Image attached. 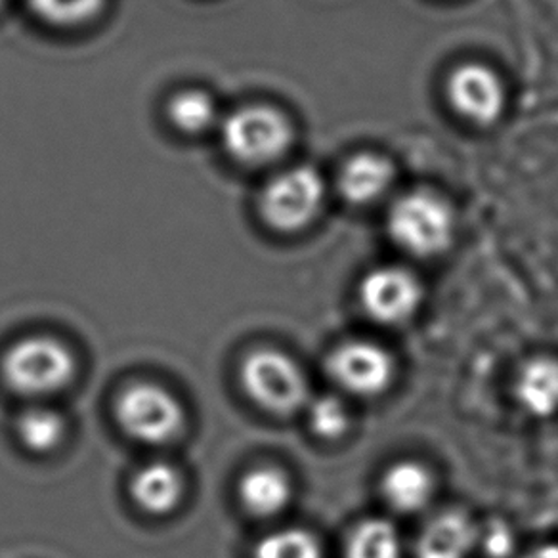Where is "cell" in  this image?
Returning a JSON list of instances; mask_svg holds the SVG:
<instances>
[{
	"label": "cell",
	"instance_id": "obj_1",
	"mask_svg": "<svg viewBox=\"0 0 558 558\" xmlns=\"http://www.w3.org/2000/svg\"><path fill=\"white\" fill-rule=\"evenodd\" d=\"M2 377L16 395L50 396L68 387L75 375V357L52 337H27L2 357Z\"/></svg>",
	"mask_w": 558,
	"mask_h": 558
},
{
	"label": "cell",
	"instance_id": "obj_2",
	"mask_svg": "<svg viewBox=\"0 0 558 558\" xmlns=\"http://www.w3.org/2000/svg\"><path fill=\"white\" fill-rule=\"evenodd\" d=\"M456 218L450 205L430 192H413L396 202L388 215L392 240L417 256H433L450 247Z\"/></svg>",
	"mask_w": 558,
	"mask_h": 558
},
{
	"label": "cell",
	"instance_id": "obj_3",
	"mask_svg": "<svg viewBox=\"0 0 558 558\" xmlns=\"http://www.w3.org/2000/svg\"><path fill=\"white\" fill-rule=\"evenodd\" d=\"M116 415L126 435L138 442L161 446L182 433L184 410L167 388L136 383L117 398Z\"/></svg>",
	"mask_w": 558,
	"mask_h": 558
},
{
	"label": "cell",
	"instance_id": "obj_4",
	"mask_svg": "<svg viewBox=\"0 0 558 558\" xmlns=\"http://www.w3.org/2000/svg\"><path fill=\"white\" fill-rule=\"evenodd\" d=\"M291 138L288 117L268 106L235 109L222 123L225 148L240 163H271L288 151Z\"/></svg>",
	"mask_w": 558,
	"mask_h": 558
},
{
	"label": "cell",
	"instance_id": "obj_5",
	"mask_svg": "<svg viewBox=\"0 0 558 558\" xmlns=\"http://www.w3.org/2000/svg\"><path fill=\"white\" fill-rule=\"evenodd\" d=\"M241 385L253 402L274 415L295 413L308 396L301 367L278 350L251 352L241 365Z\"/></svg>",
	"mask_w": 558,
	"mask_h": 558
},
{
	"label": "cell",
	"instance_id": "obj_6",
	"mask_svg": "<svg viewBox=\"0 0 558 558\" xmlns=\"http://www.w3.org/2000/svg\"><path fill=\"white\" fill-rule=\"evenodd\" d=\"M324 202V182L311 167L281 172L264 186L260 213L279 232H296L312 222Z\"/></svg>",
	"mask_w": 558,
	"mask_h": 558
},
{
	"label": "cell",
	"instance_id": "obj_7",
	"mask_svg": "<svg viewBox=\"0 0 558 558\" xmlns=\"http://www.w3.org/2000/svg\"><path fill=\"white\" fill-rule=\"evenodd\" d=\"M365 311L383 324H400L410 318L421 303V286L402 268H379L367 274L360 289Z\"/></svg>",
	"mask_w": 558,
	"mask_h": 558
},
{
	"label": "cell",
	"instance_id": "obj_8",
	"mask_svg": "<svg viewBox=\"0 0 558 558\" xmlns=\"http://www.w3.org/2000/svg\"><path fill=\"white\" fill-rule=\"evenodd\" d=\"M327 365L331 377L354 395H379L392 380V360L372 342L342 344Z\"/></svg>",
	"mask_w": 558,
	"mask_h": 558
},
{
	"label": "cell",
	"instance_id": "obj_9",
	"mask_svg": "<svg viewBox=\"0 0 558 558\" xmlns=\"http://www.w3.org/2000/svg\"><path fill=\"white\" fill-rule=\"evenodd\" d=\"M453 108L476 124H489L504 111L505 94L501 81L484 65H463L448 85Z\"/></svg>",
	"mask_w": 558,
	"mask_h": 558
},
{
	"label": "cell",
	"instance_id": "obj_10",
	"mask_svg": "<svg viewBox=\"0 0 558 558\" xmlns=\"http://www.w3.org/2000/svg\"><path fill=\"white\" fill-rule=\"evenodd\" d=\"M131 494L134 504L149 514H169L182 499L184 481L171 463L154 461L136 471Z\"/></svg>",
	"mask_w": 558,
	"mask_h": 558
},
{
	"label": "cell",
	"instance_id": "obj_11",
	"mask_svg": "<svg viewBox=\"0 0 558 558\" xmlns=\"http://www.w3.org/2000/svg\"><path fill=\"white\" fill-rule=\"evenodd\" d=\"M474 534L471 520L461 512H446L433 520L421 535L418 558H465L473 549Z\"/></svg>",
	"mask_w": 558,
	"mask_h": 558
},
{
	"label": "cell",
	"instance_id": "obj_12",
	"mask_svg": "<svg viewBox=\"0 0 558 558\" xmlns=\"http://www.w3.org/2000/svg\"><path fill=\"white\" fill-rule=\"evenodd\" d=\"M241 504L255 517H274L288 507L291 482L283 471L260 466L248 471L240 484Z\"/></svg>",
	"mask_w": 558,
	"mask_h": 558
},
{
	"label": "cell",
	"instance_id": "obj_13",
	"mask_svg": "<svg viewBox=\"0 0 558 558\" xmlns=\"http://www.w3.org/2000/svg\"><path fill=\"white\" fill-rule=\"evenodd\" d=\"M395 179V169L385 157L364 154L344 165L339 187L344 199L352 203H369L387 192Z\"/></svg>",
	"mask_w": 558,
	"mask_h": 558
},
{
	"label": "cell",
	"instance_id": "obj_14",
	"mask_svg": "<svg viewBox=\"0 0 558 558\" xmlns=\"http://www.w3.org/2000/svg\"><path fill=\"white\" fill-rule=\"evenodd\" d=\"M517 398L535 417L555 413L558 410V362L550 357L527 362L517 380Z\"/></svg>",
	"mask_w": 558,
	"mask_h": 558
},
{
	"label": "cell",
	"instance_id": "obj_15",
	"mask_svg": "<svg viewBox=\"0 0 558 558\" xmlns=\"http://www.w3.org/2000/svg\"><path fill=\"white\" fill-rule=\"evenodd\" d=\"M383 492L398 511L415 512L430 501L433 478L417 463H398L385 474Z\"/></svg>",
	"mask_w": 558,
	"mask_h": 558
},
{
	"label": "cell",
	"instance_id": "obj_16",
	"mask_svg": "<svg viewBox=\"0 0 558 558\" xmlns=\"http://www.w3.org/2000/svg\"><path fill=\"white\" fill-rule=\"evenodd\" d=\"M16 430L27 450L48 453L62 444L65 421L58 411L50 408H32L20 415Z\"/></svg>",
	"mask_w": 558,
	"mask_h": 558
},
{
	"label": "cell",
	"instance_id": "obj_17",
	"mask_svg": "<svg viewBox=\"0 0 558 558\" xmlns=\"http://www.w3.org/2000/svg\"><path fill=\"white\" fill-rule=\"evenodd\" d=\"M169 119L179 131L199 134L217 123V101L205 90H182L169 101Z\"/></svg>",
	"mask_w": 558,
	"mask_h": 558
},
{
	"label": "cell",
	"instance_id": "obj_18",
	"mask_svg": "<svg viewBox=\"0 0 558 558\" xmlns=\"http://www.w3.org/2000/svg\"><path fill=\"white\" fill-rule=\"evenodd\" d=\"M349 558H400V539L385 520H367L350 537Z\"/></svg>",
	"mask_w": 558,
	"mask_h": 558
},
{
	"label": "cell",
	"instance_id": "obj_19",
	"mask_svg": "<svg viewBox=\"0 0 558 558\" xmlns=\"http://www.w3.org/2000/svg\"><path fill=\"white\" fill-rule=\"evenodd\" d=\"M255 558H322V550L314 535L291 527L266 535L256 547Z\"/></svg>",
	"mask_w": 558,
	"mask_h": 558
},
{
	"label": "cell",
	"instance_id": "obj_20",
	"mask_svg": "<svg viewBox=\"0 0 558 558\" xmlns=\"http://www.w3.org/2000/svg\"><path fill=\"white\" fill-rule=\"evenodd\" d=\"M29 4L48 24L77 25L96 16L104 0H29Z\"/></svg>",
	"mask_w": 558,
	"mask_h": 558
},
{
	"label": "cell",
	"instance_id": "obj_21",
	"mask_svg": "<svg viewBox=\"0 0 558 558\" xmlns=\"http://www.w3.org/2000/svg\"><path fill=\"white\" fill-rule=\"evenodd\" d=\"M311 427L322 438H341L349 428V415L339 400L324 396L311 405Z\"/></svg>",
	"mask_w": 558,
	"mask_h": 558
},
{
	"label": "cell",
	"instance_id": "obj_22",
	"mask_svg": "<svg viewBox=\"0 0 558 558\" xmlns=\"http://www.w3.org/2000/svg\"><path fill=\"white\" fill-rule=\"evenodd\" d=\"M482 547L489 558L511 557V553L514 550V535H512L511 527L504 522L489 524L486 535L482 539Z\"/></svg>",
	"mask_w": 558,
	"mask_h": 558
},
{
	"label": "cell",
	"instance_id": "obj_23",
	"mask_svg": "<svg viewBox=\"0 0 558 558\" xmlns=\"http://www.w3.org/2000/svg\"><path fill=\"white\" fill-rule=\"evenodd\" d=\"M526 558H558V547L557 545H545V547L530 553Z\"/></svg>",
	"mask_w": 558,
	"mask_h": 558
},
{
	"label": "cell",
	"instance_id": "obj_24",
	"mask_svg": "<svg viewBox=\"0 0 558 558\" xmlns=\"http://www.w3.org/2000/svg\"><path fill=\"white\" fill-rule=\"evenodd\" d=\"M0 4H2V0H0Z\"/></svg>",
	"mask_w": 558,
	"mask_h": 558
}]
</instances>
